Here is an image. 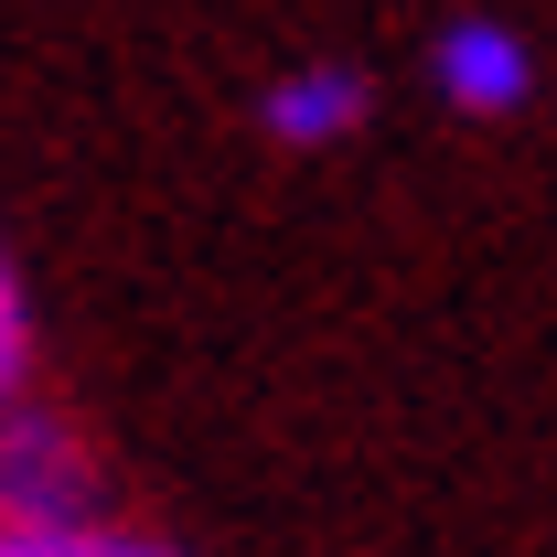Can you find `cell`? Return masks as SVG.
<instances>
[{"label":"cell","mask_w":557,"mask_h":557,"mask_svg":"<svg viewBox=\"0 0 557 557\" xmlns=\"http://www.w3.org/2000/svg\"><path fill=\"white\" fill-rule=\"evenodd\" d=\"M22 375H33V289L22 269H0V386L22 397Z\"/></svg>","instance_id":"5b68a950"},{"label":"cell","mask_w":557,"mask_h":557,"mask_svg":"<svg viewBox=\"0 0 557 557\" xmlns=\"http://www.w3.org/2000/svg\"><path fill=\"white\" fill-rule=\"evenodd\" d=\"M0 515H86V450L33 397L0 418Z\"/></svg>","instance_id":"7a4b0ae2"},{"label":"cell","mask_w":557,"mask_h":557,"mask_svg":"<svg viewBox=\"0 0 557 557\" xmlns=\"http://www.w3.org/2000/svg\"><path fill=\"white\" fill-rule=\"evenodd\" d=\"M0 557H119V525H97V515H0Z\"/></svg>","instance_id":"277c9868"},{"label":"cell","mask_w":557,"mask_h":557,"mask_svg":"<svg viewBox=\"0 0 557 557\" xmlns=\"http://www.w3.org/2000/svg\"><path fill=\"white\" fill-rule=\"evenodd\" d=\"M429 75H440V97H450L461 119H515V108H525V86H536V54H525V33H515V22L461 11V22L429 44Z\"/></svg>","instance_id":"6da1fadb"},{"label":"cell","mask_w":557,"mask_h":557,"mask_svg":"<svg viewBox=\"0 0 557 557\" xmlns=\"http://www.w3.org/2000/svg\"><path fill=\"white\" fill-rule=\"evenodd\" d=\"M119 557H172V547H150V536H119Z\"/></svg>","instance_id":"8992f818"},{"label":"cell","mask_w":557,"mask_h":557,"mask_svg":"<svg viewBox=\"0 0 557 557\" xmlns=\"http://www.w3.org/2000/svg\"><path fill=\"white\" fill-rule=\"evenodd\" d=\"M354 119H364L354 65H289L269 86V139H289V150H333V139H354Z\"/></svg>","instance_id":"3957f363"}]
</instances>
